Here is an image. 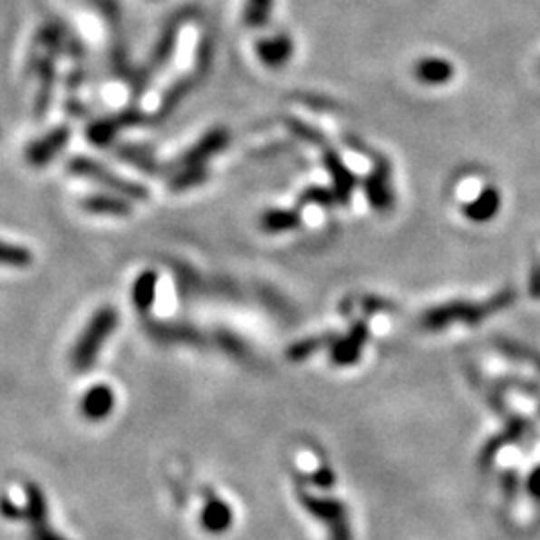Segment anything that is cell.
Listing matches in <instances>:
<instances>
[{
    "label": "cell",
    "mask_w": 540,
    "mask_h": 540,
    "mask_svg": "<svg viewBox=\"0 0 540 540\" xmlns=\"http://www.w3.org/2000/svg\"><path fill=\"white\" fill-rule=\"evenodd\" d=\"M303 202H323V205H333L334 198L329 190L323 188H311L303 195Z\"/></svg>",
    "instance_id": "obj_26"
},
{
    "label": "cell",
    "mask_w": 540,
    "mask_h": 540,
    "mask_svg": "<svg viewBox=\"0 0 540 540\" xmlns=\"http://www.w3.org/2000/svg\"><path fill=\"white\" fill-rule=\"evenodd\" d=\"M24 493V506H16L13 500L0 498V513H3V516L11 520H26L28 526H31V540H66L61 535H56L48 525V506L43 490L34 482H26Z\"/></svg>",
    "instance_id": "obj_3"
},
{
    "label": "cell",
    "mask_w": 540,
    "mask_h": 540,
    "mask_svg": "<svg viewBox=\"0 0 540 540\" xmlns=\"http://www.w3.org/2000/svg\"><path fill=\"white\" fill-rule=\"evenodd\" d=\"M366 195L374 208L387 210L392 205V188L389 180V167L382 165L374 169L372 175L366 178Z\"/></svg>",
    "instance_id": "obj_13"
},
{
    "label": "cell",
    "mask_w": 540,
    "mask_h": 540,
    "mask_svg": "<svg viewBox=\"0 0 540 540\" xmlns=\"http://www.w3.org/2000/svg\"><path fill=\"white\" fill-rule=\"evenodd\" d=\"M414 76L424 84L439 86L448 82L455 76V69L445 59H422L414 66Z\"/></svg>",
    "instance_id": "obj_16"
},
{
    "label": "cell",
    "mask_w": 540,
    "mask_h": 540,
    "mask_svg": "<svg viewBox=\"0 0 540 540\" xmlns=\"http://www.w3.org/2000/svg\"><path fill=\"white\" fill-rule=\"evenodd\" d=\"M294 51V44L286 34H275L273 38H263L256 43V54L263 64L270 69H278V66L286 64L291 61Z\"/></svg>",
    "instance_id": "obj_9"
},
{
    "label": "cell",
    "mask_w": 540,
    "mask_h": 540,
    "mask_svg": "<svg viewBox=\"0 0 540 540\" xmlns=\"http://www.w3.org/2000/svg\"><path fill=\"white\" fill-rule=\"evenodd\" d=\"M114 404H117V397L109 384H92L81 399V414L86 420L101 422L111 417Z\"/></svg>",
    "instance_id": "obj_7"
},
{
    "label": "cell",
    "mask_w": 540,
    "mask_h": 540,
    "mask_svg": "<svg viewBox=\"0 0 540 540\" xmlns=\"http://www.w3.org/2000/svg\"><path fill=\"white\" fill-rule=\"evenodd\" d=\"M190 86H192L190 79H182V81L175 82V86H170V89L167 91V94L162 96V102H160L159 112H157V121L167 119L169 114L177 109L178 102L185 99L187 92L190 91Z\"/></svg>",
    "instance_id": "obj_21"
},
{
    "label": "cell",
    "mask_w": 540,
    "mask_h": 540,
    "mask_svg": "<svg viewBox=\"0 0 540 540\" xmlns=\"http://www.w3.org/2000/svg\"><path fill=\"white\" fill-rule=\"evenodd\" d=\"M69 140H71V129L56 127L28 144L24 150V159L31 167L44 169L51 165L56 157H59L66 144H69Z\"/></svg>",
    "instance_id": "obj_6"
},
{
    "label": "cell",
    "mask_w": 540,
    "mask_h": 540,
    "mask_svg": "<svg viewBox=\"0 0 540 540\" xmlns=\"http://www.w3.org/2000/svg\"><path fill=\"white\" fill-rule=\"evenodd\" d=\"M528 493L533 495L536 500H540V467L530 472V477H528Z\"/></svg>",
    "instance_id": "obj_27"
},
{
    "label": "cell",
    "mask_w": 540,
    "mask_h": 540,
    "mask_svg": "<svg viewBox=\"0 0 540 540\" xmlns=\"http://www.w3.org/2000/svg\"><path fill=\"white\" fill-rule=\"evenodd\" d=\"M324 342H326L324 339H306V341L296 342V344L291 346V349H288V359H291V361H303L311 352L321 349Z\"/></svg>",
    "instance_id": "obj_24"
},
{
    "label": "cell",
    "mask_w": 540,
    "mask_h": 540,
    "mask_svg": "<svg viewBox=\"0 0 540 540\" xmlns=\"http://www.w3.org/2000/svg\"><path fill=\"white\" fill-rule=\"evenodd\" d=\"M515 301V293L510 291H503L498 293L497 296L490 298L487 303H467V301H455V303H448V304H442L432 308L427 314L422 316V326H427V329H445L450 323L455 321H462V323H468V324H477L480 323L482 318H487L488 314H493L500 308L508 306L510 303Z\"/></svg>",
    "instance_id": "obj_2"
},
{
    "label": "cell",
    "mask_w": 540,
    "mask_h": 540,
    "mask_svg": "<svg viewBox=\"0 0 540 540\" xmlns=\"http://www.w3.org/2000/svg\"><path fill=\"white\" fill-rule=\"evenodd\" d=\"M69 172L76 177H82V178H89L99 182V185L111 188L117 192V195L124 197V198H132V200H147L149 197V190L137 185V182L127 180L119 177L117 172H112L111 169L102 167L101 162H96L94 159L89 157H74L69 160V165H66Z\"/></svg>",
    "instance_id": "obj_4"
},
{
    "label": "cell",
    "mask_w": 540,
    "mask_h": 540,
    "mask_svg": "<svg viewBox=\"0 0 540 540\" xmlns=\"http://www.w3.org/2000/svg\"><path fill=\"white\" fill-rule=\"evenodd\" d=\"M81 207L89 215H101V217H129L130 215V202L124 197H112V195H92L84 197L81 200Z\"/></svg>",
    "instance_id": "obj_12"
},
{
    "label": "cell",
    "mask_w": 540,
    "mask_h": 540,
    "mask_svg": "<svg viewBox=\"0 0 540 540\" xmlns=\"http://www.w3.org/2000/svg\"><path fill=\"white\" fill-rule=\"evenodd\" d=\"M270 11H273V0H248L245 11V23L248 26H265L268 23Z\"/></svg>",
    "instance_id": "obj_22"
},
{
    "label": "cell",
    "mask_w": 540,
    "mask_h": 540,
    "mask_svg": "<svg viewBox=\"0 0 540 540\" xmlns=\"http://www.w3.org/2000/svg\"><path fill=\"white\" fill-rule=\"evenodd\" d=\"M324 162H326V169H329V172L333 175V180H334V197L341 200H349L351 192L356 185L352 172L349 169H344L341 159L331 150L324 154Z\"/></svg>",
    "instance_id": "obj_18"
},
{
    "label": "cell",
    "mask_w": 540,
    "mask_h": 540,
    "mask_svg": "<svg viewBox=\"0 0 540 540\" xmlns=\"http://www.w3.org/2000/svg\"><path fill=\"white\" fill-rule=\"evenodd\" d=\"M366 342V326L359 323L354 329L344 336V339L336 341L333 346V361L336 364H352L361 359L362 346Z\"/></svg>",
    "instance_id": "obj_11"
},
{
    "label": "cell",
    "mask_w": 540,
    "mask_h": 540,
    "mask_svg": "<svg viewBox=\"0 0 540 540\" xmlns=\"http://www.w3.org/2000/svg\"><path fill=\"white\" fill-rule=\"evenodd\" d=\"M159 275L154 270H144L132 283V304L139 313H149L157 298Z\"/></svg>",
    "instance_id": "obj_17"
},
{
    "label": "cell",
    "mask_w": 540,
    "mask_h": 540,
    "mask_svg": "<svg viewBox=\"0 0 540 540\" xmlns=\"http://www.w3.org/2000/svg\"><path fill=\"white\" fill-rule=\"evenodd\" d=\"M175 43H177V34H175V31H170L169 34L162 36V41H160L159 46H157V53H154V56H152V66H154V69H159V66H160L162 63L170 59L172 48H175Z\"/></svg>",
    "instance_id": "obj_25"
},
{
    "label": "cell",
    "mask_w": 540,
    "mask_h": 540,
    "mask_svg": "<svg viewBox=\"0 0 540 540\" xmlns=\"http://www.w3.org/2000/svg\"><path fill=\"white\" fill-rule=\"evenodd\" d=\"M142 114L134 112V111H127V112H121V114H114V117L109 119H101V121H94L89 129H86V139H89L96 147H104V144H109L114 137H117V132L124 127H132V124H139L142 119Z\"/></svg>",
    "instance_id": "obj_8"
},
{
    "label": "cell",
    "mask_w": 540,
    "mask_h": 540,
    "mask_svg": "<svg viewBox=\"0 0 540 540\" xmlns=\"http://www.w3.org/2000/svg\"><path fill=\"white\" fill-rule=\"evenodd\" d=\"M33 253L26 246L0 240V266L6 268H28L33 265Z\"/></svg>",
    "instance_id": "obj_19"
},
{
    "label": "cell",
    "mask_w": 540,
    "mask_h": 540,
    "mask_svg": "<svg viewBox=\"0 0 540 540\" xmlns=\"http://www.w3.org/2000/svg\"><path fill=\"white\" fill-rule=\"evenodd\" d=\"M530 293L533 296H540V266L533 270V276H530Z\"/></svg>",
    "instance_id": "obj_28"
},
{
    "label": "cell",
    "mask_w": 540,
    "mask_h": 540,
    "mask_svg": "<svg viewBox=\"0 0 540 540\" xmlns=\"http://www.w3.org/2000/svg\"><path fill=\"white\" fill-rule=\"evenodd\" d=\"M200 523L208 533L223 535L233 525V510L220 498H210L205 508H202Z\"/></svg>",
    "instance_id": "obj_14"
},
{
    "label": "cell",
    "mask_w": 540,
    "mask_h": 540,
    "mask_svg": "<svg viewBox=\"0 0 540 540\" xmlns=\"http://www.w3.org/2000/svg\"><path fill=\"white\" fill-rule=\"evenodd\" d=\"M119 326V313L112 306H101L96 311L91 321L86 323L82 333L76 339L72 351H71V366L74 372H86L92 369L96 359L102 351L106 341L111 339L112 333Z\"/></svg>",
    "instance_id": "obj_1"
},
{
    "label": "cell",
    "mask_w": 540,
    "mask_h": 540,
    "mask_svg": "<svg viewBox=\"0 0 540 540\" xmlns=\"http://www.w3.org/2000/svg\"><path fill=\"white\" fill-rule=\"evenodd\" d=\"M498 208H500L498 190L488 187L465 207V217L468 220H475V223H487V220L497 217Z\"/></svg>",
    "instance_id": "obj_15"
},
{
    "label": "cell",
    "mask_w": 540,
    "mask_h": 540,
    "mask_svg": "<svg viewBox=\"0 0 540 540\" xmlns=\"http://www.w3.org/2000/svg\"><path fill=\"white\" fill-rule=\"evenodd\" d=\"M119 154H121L122 159L130 160L134 167H139V169H142V170H149V172L154 170V160H152V157H149V154L144 152L142 149H139V147H122V150H121Z\"/></svg>",
    "instance_id": "obj_23"
},
{
    "label": "cell",
    "mask_w": 540,
    "mask_h": 540,
    "mask_svg": "<svg viewBox=\"0 0 540 540\" xmlns=\"http://www.w3.org/2000/svg\"><path fill=\"white\" fill-rule=\"evenodd\" d=\"M227 142H228V134L225 129L210 130L205 139L187 152V157H182V167H205V162L210 157H215L217 152L223 150L227 147Z\"/></svg>",
    "instance_id": "obj_10"
},
{
    "label": "cell",
    "mask_w": 540,
    "mask_h": 540,
    "mask_svg": "<svg viewBox=\"0 0 540 540\" xmlns=\"http://www.w3.org/2000/svg\"><path fill=\"white\" fill-rule=\"evenodd\" d=\"M301 503L308 513L314 515L331 530V540H352L349 516H346V506L339 503V500L301 493Z\"/></svg>",
    "instance_id": "obj_5"
},
{
    "label": "cell",
    "mask_w": 540,
    "mask_h": 540,
    "mask_svg": "<svg viewBox=\"0 0 540 540\" xmlns=\"http://www.w3.org/2000/svg\"><path fill=\"white\" fill-rule=\"evenodd\" d=\"M298 223H301V217L294 210H268L260 218V227L266 233H284V230L296 228Z\"/></svg>",
    "instance_id": "obj_20"
}]
</instances>
